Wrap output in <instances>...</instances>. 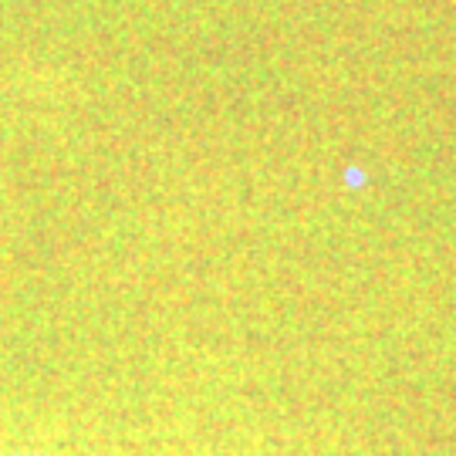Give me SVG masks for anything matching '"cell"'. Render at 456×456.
<instances>
[{
  "label": "cell",
  "mask_w": 456,
  "mask_h": 456,
  "mask_svg": "<svg viewBox=\"0 0 456 456\" xmlns=\"http://www.w3.org/2000/svg\"><path fill=\"white\" fill-rule=\"evenodd\" d=\"M4 456H51V453H4Z\"/></svg>",
  "instance_id": "1"
}]
</instances>
